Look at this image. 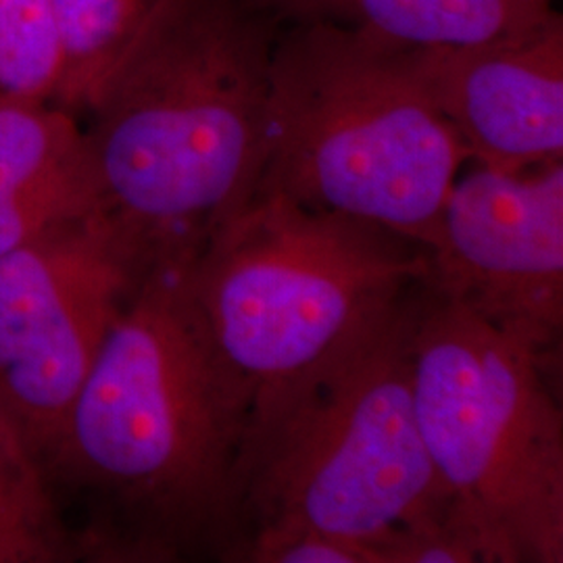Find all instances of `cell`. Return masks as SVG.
Segmentation results:
<instances>
[{"label":"cell","mask_w":563,"mask_h":563,"mask_svg":"<svg viewBox=\"0 0 563 563\" xmlns=\"http://www.w3.org/2000/svg\"><path fill=\"white\" fill-rule=\"evenodd\" d=\"M186 267L134 286L44 457L80 560H223L239 534L251 399L209 342Z\"/></svg>","instance_id":"cell-1"},{"label":"cell","mask_w":563,"mask_h":563,"mask_svg":"<svg viewBox=\"0 0 563 563\" xmlns=\"http://www.w3.org/2000/svg\"><path fill=\"white\" fill-rule=\"evenodd\" d=\"M282 0H159L81 113L102 218L139 276L195 262L260 188Z\"/></svg>","instance_id":"cell-2"},{"label":"cell","mask_w":563,"mask_h":563,"mask_svg":"<svg viewBox=\"0 0 563 563\" xmlns=\"http://www.w3.org/2000/svg\"><path fill=\"white\" fill-rule=\"evenodd\" d=\"M423 288L251 409L239 534L225 555L253 534L313 530L365 544L378 563L478 562L451 523L416 420L411 346Z\"/></svg>","instance_id":"cell-3"},{"label":"cell","mask_w":563,"mask_h":563,"mask_svg":"<svg viewBox=\"0 0 563 563\" xmlns=\"http://www.w3.org/2000/svg\"><path fill=\"white\" fill-rule=\"evenodd\" d=\"M465 165L470 155L413 74L407 44L322 15L282 27L257 190L428 251Z\"/></svg>","instance_id":"cell-4"},{"label":"cell","mask_w":563,"mask_h":563,"mask_svg":"<svg viewBox=\"0 0 563 563\" xmlns=\"http://www.w3.org/2000/svg\"><path fill=\"white\" fill-rule=\"evenodd\" d=\"M426 276L420 244L269 190L184 269L209 342L251 409L362 336Z\"/></svg>","instance_id":"cell-5"},{"label":"cell","mask_w":563,"mask_h":563,"mask_svg":"<svg viewBox=\"0 0 563 563\" xmlns=\"http://www.w3.org/2000/svg\"><path fill=\"white\" fill-rule=\"evenodd\" d=\"M413 407L478 562H563V416L532 346L428 284L413 332Z\"/></svg>","instance_id":"cell-6"},{"label":"cell","mask_w":563,"mask_h":563,"mask_svg":"<svg viewBox=\"0 0 563 563\" xmlns=\"http://www.w3.org/2000/svg\"><path fill=\"white\" fill-rule=\"evenodd\" d=\"M139 280L101 211L0 257V401L42 465Z\"/></svg>","instance_id":"cell-7"},{"label":"cell","mask_w":563,"mask_h":563,"mask_svg":"<svg viewBox=\"0 0 563 563\" xmlns=\"http://www.w3.org/2000/svg\"><path fill=\"white\" fill-rule=\"evenodd\" d=\"M426 284L553 362L563 328V159L472 163L453 181Z\"/></svg>","instance_id":"cell-8"},{"label":"cell","mask_w":563,"mask_h":563,"mask_svg":"<svg viewBox=\"0 0 563 563\" xmlns=\"http://www.w3.org/2000/svg\"><path fill=\"white\" fill-rule=\"evenodd\" d=\"M407 59L470 163L528 169L563 159V18L501 41L409 46Z\"/></svg>","instance_id":"cell-9"},{"label":"cell","mask_w":563,"mask_h":563,"mask_svg":"<svg viewBox=\"0 0 563 563\" xmlns=\"http://www.w3.org/2000/svg\"><path fill=\"white\" fill-rule=\"evenodd\" d=\"M558 0H313L322 15L409 46H465L528 32L555 13Z\"/></svg>","instance_id":"cell-10"},{"label":"cell","mask_w":563,"mask_h":563,"mask_svg":"<svg viewBox=\"0 0 563 563\" xmlns=\"http://www.w3.org/2000/svg\"><path fill=\"white\" fill-rule=\"evenodd\" d=\"M86 188L81 121L53 101L0 102V218Z\"/></svg>","instance_id":"cell-11"},{"label":"cell","mask_w":563,"mask_h":563,"mask_svg":"<svg viewBox=\"0 0 563 563\" xmlns=\"http://www.w3.org/2000/svg\"><path fill=\"white\" fill-rule=\"evenodd\" d=\"M80 560L38 453L0 401V563Z\"/></svg>","instance_id":"cell-12"},{"label":"cell","mask_w":563,"mask_h":563,"mask_svg":"<svg viewBox=\"0 0 563 563\" xmlns=\"http://www.w3.org/2000/svg\"><path fill=\"white\" fill-rule=\"evenodd\" d=\"M159 0H51L59 27V104L78 120L123 44Z\"/></svg>","instance_id":"cell-13"},{"label":"cell","mask_w":563,"mask_h":563,"mask_svg":"<svg viewBox=\"0 0 563 563\" xmlns=\"http://www.w3.org/2000/svg\"><path fill=\"white\" fill-rule=\"evenodd\" d=\"M63 53L51 0H0V102L59 104Z\"/></svg>","instance_id":"cell-14"},{"label":"cell","mask_w":563,"mask_h":563,"mask_svg":"<svg viewBox=\"0 0 563 563\" xmlns=\"http://www.w3.org/2000/svg\"><path fill=\"white\" fill-rule=\"evenodd\" d=\"M288 9H290V13L295 15V18H299L302 11L313 2V0H282Z\"/></svg>","instance_id":"cell-15"}]
</instances>
